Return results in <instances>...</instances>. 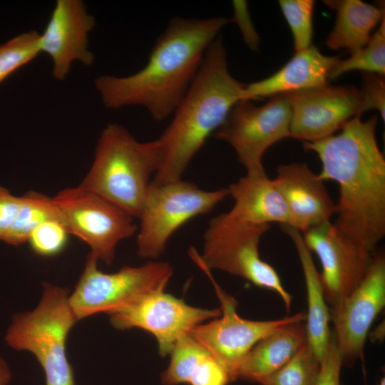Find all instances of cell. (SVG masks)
<instances>
[{"instance_id": "obj_1", "label": "cell", "mask_w": 385, "mask_h": 385, "mask_svg": "<svg viewBox=\"0 0 385 385\" xmlns=\"http://www.w3.org/2000/svg\"><path fill=\"white\" fill-rule=\"evenodd\" d=\"M378 118L346 121L341 131L314 142H304L322 163L318 174L339 185L333 225L346 238L374 254L385 235V159L376 138Z\"/></svg>"}, {"instance_id": "obj_2", "label": "cell", "mask_w": 385, "mask_h": 385, "mask_svg": "<svg viewBox=\"0 0 385 385\" xmlns=\"http://www.w3.org/2000/svg\"><path fill=\"white\" fill-rule=\"evenodd\" d=\"M230 22L222 16L171 19L140 70L95 79L102 103L111 109L140 106L155 120L168 118L188 91L208 48Z\"/></svg>"}, {"instance_id": "obj_3", "label": "cell", "mask_w": 385, "mask_h": 385, "mask_svg": "<svg viewBox=\"0 0 385 385\" xmlns=\"http://www.w3.org/2000/svg\"><path fill=\"white\" fill-rule=\"evenodd\" d=\"M245 84L230 73L223 41L208 48L188 91L158 140L160 164L152 180L164 184L182 180L188 165L207 139L242 101Z\"/></svg>"}, {"instance_id": "obj_4", "label": "cell", "mask_w": 385, "mask_h": 385, "mask_svg": "<svg viewBox=\"0 0 385 385\" xmlns=\"http://www.w3.org/2000/svg\"><path fill=\"white\" fill-rule=\"evenodd\" d=\"M160 164L157 140L140 142L122 125L108 124L101 132L93 163L79 185L138 217Z\"/></svg>"}, {"instance_id": "obj_5", "label": "cell", "mask_w": 385, "mask_h": 385, "mask_svg": "<svg viewBox=\"0 0 385 385\" xmlns=\"http://www.w3.org/2000/svg\"><path fill=\"white\" fill-rule=\"evenodd\" d=\"M68 289L44 283L31 311L14 315L4 340L11 349L31 353L42 367L46 385H75L66 354L68 335L77 322Z\"/></svg>"}, {"instance_id": "obj_6", "label": "cell", "mask_w": 385, "mask_h": 385, "mask_svg": "<svg viewBox=\"0 0 385 385\" xmlns=\"http://www.w3.org/2000/svg\"><path fill=\"white\" fill-rule=\"evenodd\" d=\"M270 225H256L238 219L230 212L212 218L204 234V263L210 269L240 277L280 297L287 311L292 296L283 287L276 270L261 259L260 241Z\"/></svg>"}, {"instance_id": "obj_7", "label": "cell", "mask_w": 385, "mask_h": 385, "mask_svg": "<svg viewBox=\"0 0 385 385\" xmlns=\"http://www.w3.org/2000/svg\"><path fill=\"white\" fill-rule=\"evenodd\" d=\"M227 196V188L205 190L183 179L164 184L151 181L138 217V255L143 258H158L180 227L210 212Z\"/></svg>"}, {"instance_id": "obj_8", "label": "cell", "mask_w": 385, "mask_h": 385, "mask_svg": "<svg viewBox=\"0 0 385 385\" xmlns=\"http://www.w3.org/2000/svg\"><path fill=\"white\" fill-rule=\"evenodd\" d=\"M98 260L88 254L84 270L69 302L77 321L98 313L108 314L122 309L141 296L165 289L173 267L150 261L141 266H124L113 273L98 267Z\"/></svg>"}, {"instance_id": "obj_9", "label": "cell", "mask_w": 385, "mask_h": 385, "mask_svg": "<svg viewBox=\"0 0 385 385\" xmlns=\"http://www.w3.org/2000/svg\"><path fill=\"white\" fill-rule=\"evenodd\" d=\"M188 254L212 282L221 312L218 317L196 326L190 334L225 367L231 381H236L242 359L259 341L284 324L304 322L306 313L300 312L282 319L263 321L241 317L237 312V300L216 282L196 249L191 247Z\"/></svg>"}, {"instance_id": "obj_10", "label": "cell", "mask_w": 385, "mask_h": 385, "mask_svg": "<svg viewBox=\"0 0 385 385\" xmlns=\"http://www.w3.org/2000/svg\"><path fill=\"white\" fill-rule=\"evenodd\" d=\"M69 234L86 242L98 260L110 265L117 245L138 227L130 215L79 185L61 190L53 197Z\"/></svg>"}, {"instance_id": "obj_11", "label": "cell", "mask_w": 385, "mask_h": 385, "mask_svg": "<svg viewBox=\"0 0 385 385\" xmlns=\"http://www.w3.org/2000/svg\"><path fill=\"white\" fill-rule=\"evenodd\" d=\"M291 115L285 93L270 97L260 106L241 101L231 109L215 135L235 150L247 173H264L265 151L279 140L290 138Z\"/></svg>"}, {"instance_id": "obj_12", "label": "cell", "mask_w": 385, "mask_h": 385, "mask_svg": "<svg viewBox=\"0 0 385 385\" xmlns=\"http://www.w3.org/2000/svg\"><path fill=\"white\" fill-rule=\"evenodd\" d=\"M220 313V308L190 306L163 289L147 293L108 315L115 329L139 328L152 334L159 354L165 356L182 336L204 322L218 317Z\"/></svg>"}, {"instance_id": "obj_13", "label": "cell", "mask_w": 385, "mask_h": 385, "mask_svg": "<svg viewBox=\"0 0 385 385\" xmlns=\"http://www.w3.org/2000/svg\"><path fill=\"white\" fill-rule=\"evenodd\" d=\"M385 306V256L374 253L371 265L357 287L329 309L334 341L343 365L353 364L363 356L368 333Z\"/></svg>"}, {"instance_id": "obj_14", "label": "cell", "mask_w": 385, "mask_h": 385, "mask_svg": "<svg viewBox=\"0 0 385 385\" xmlns=\"http://www.w3.org/2000/svg\"><path fill=\"white\" fill-rule=\"evenodd\" d=\"M291 108L290 138L314 142L334 134L363 112L360 89L329 83L285 93Z\"/></svg>"}, {"instance_id": "obj_15", "label": "cell", "mask_w": 385, "mask_h": 385, "mask_svg": "<svg viewBox=\"0 0 385 385\" xmlns=\"http://www.w3.org/2000/svg\"><path fill=\"white\" fill-rule=\"evenodd\" d=\"M302 236L307 248L315 252L320 260L324 297L329 309H331L360 283L374 254L356 245L332 222L314 227Z\"/></svg>"}, {"instance_id": "obj_16", "label": "cell", "mask_w": 385, "mask_h": 385, "mask_svg": "<svg viewBox=\"0 0 385 385\" xmlns=\"http://www.w3.org/2000/svg\"><path fill=\"white\" fill-rule=\"evenodd\" d=\"M95 26V18L83 1H56L44 31L40 34L41 53L51 58L55 79L64 80L74 62L87 66L93 63L88 36Z\"/></svg>"}, {"instance_id": "obj_17", "label": "cell", "mask_w": 385, "mask_h": 385, "mask_svg": "<svg viewBox=\"0 0 385 385\" xmlns=\"http://www.w3.org/2000/svg\"><path fill=\"white\" fill-rule=\"evenodd\" d=\"M272 181L287 206L292 227L303 234L314 227L331 222L336 203L324 181L307 164L282 165Z\"/></svg>"}, {"instance_id": "obj_18", "label": "cell", "mask_w": 385, "mask_h": 385, "mask_svg": "<svg viewBox=\"0 0 385 385\" xmlns=\"http://www.w3.org/2000/svg\"><path fill=\"white\" fill-rule=\"evenodd\" d=\"M338 57L327 56L312 44L294 56L273 75L245 84L242 101L307 90L327 84L329 74Z\"/></svg>"}, {"instance_id": "obj_19", "label": "cell", "mask_w": 385, "mask_h": 385, "mask_svg": "<svg viewBox=\"0 0 385 385\" xmlns=\"http://www.w3.org/2000/svg\"><path fill=\"white\" fill-rule=\"evenodd\" d=\"M227 189L234 200L229 212L238 219L256 225L277 222L292 227L287 206L265 173H247Z\"/></svg>"}, {"instance_id": "obj_20", "label": "cell", "mask_w": 385, "mask_h": 385, "mask_svg": "<svg viewBox=\"0 0 385 385\" xmlns=\"http://www.w3.org/2000/svg\"><path fill=\"white\" fill-rule=\"evenodd\" d=\"M282 229L295 247L304 274L307 299L305 324L307 344L321 361L329 344L332 332L329 325L330 312L324 297L320 273L313 262L311 252L304 243L302 232L287 225H282Z\"/></svg>"}, {"instance_id": "obj_21", "label": "cell", "mask_w": 385, "mask_h": 385, "mask_svg": "<svg viewBox=\"0 0 385 385\" xmlns=\"http://www.w3.org/2000/svg\"><path fill=\"white\" fill-rule=\"evenodd\" d=\"M307 343L304 322L284 324L259 341L242 359L237 380L260 384L287 364Z\"/></svg>"}, {"instance_id": "obj_22", "label": "cell", "mask_w": 385, "mask_h": 385, "mask_svg": "<svg viewBox=\"0 0 385 385\" xmlns=\"http://www.w3.org/2000/svg\"><path fill=\"white\" fill-rule=\"evenodd\" d=\"M336 11L334 26L326 39L331 49H346L350 53L364 46L370 40L373 29L384 15V4L374 6L360 0L324 1Z\"/></svg>"}, {"instance_id": "obj_23", "label": "cell", "mask_w": 385, "mask_h": 385, "mask_svg": "<svg viewBox=\"0 0 385 385\" xmlns=\"http://www.w3.org/2000/svg\"><path fill=\"white\" fill-rule=\"evenodd\" d=\"M21 197L22 202L18 215L4 242L13 246L28 242L36 228L47 220H58L62 222L53 197L33 191Z\"/></svg>"}, {"instance_id": "obj_24", "label": "cell", "mask_w": 385, "mask_h": 385, "mask_svg": "<svg viewBox=\"0 0 385 385\" xmlns=\"http://www.w3.org/2000/svg\"><path fill=\"white\" fill-rule=\"evenodd\" d=\"M353 70L384 76L385 73V16L369 42L351 53L346 59H338L329 74L334 79Z\"/></svg>"}, {"instance_id": "obj_25", "label": "cell", "mask_w": 385, "mask_h": 385, "mask_svg": "<svg viewBox=\"0 0 385 385\" xmlns=\"http://www.w3.org/2000/svg\"><path fill=\"white\" fill-rule=\"evenodd\" d=\"M210 353L190 333L182 336L171 350L170 361L162 374L164 385L188 383L199 363Z\"/></svg>"}, {"instance_id": "obj_26", "label": "cell", "mask_w": 385, "mask_h": 385, "mask_svg": "<svg viewBox=\"0 0 385 385\" xmlns=\"http://www.w3.org/2000/svg\"><path fill=\"white\" fill-rule=\"evenodd\" d=\"M320 361L304 344L282 367L272 374L260 385H314Z\"/></svg>"}, {"instance_id": "obj_27", "label": "cell", "mask_w": 385, "mask_h": 385, "mask_svg": "<svg viewBox=\"0 0 385 385\" xmlns=\"http://www.w3.org/2000/svg\"><path fill=\"white\" fill-rule=\"evenodd\" d=\"M40 37L38 32L31 30L0 45V83L41 53Z\"/></svg>"}, {"instance_id": "obj_28", "label": "cell", "mask_w": 385, "mask_h": 385, "mask_svg": "<svg viewBox=\"0 0 385 385\" xmlns=\"http://www.w3.org/2000/svg\"><path fill=\"white\" fill-rule=\"evenodd\" d=\"M279 5L292 33L295 52L310 46L313 34L314 1L280 0Z\"/></svg>"}, {"instance_id": "obj_29", "label": "cell", "mask_w": 385, "mask_h": 385, "mask_svg": "<svg viewBox=\"0 0 385 385\" xmlns=\"http://www.w3.org/2000/svg\"><path fill=\"white\" fill-rule=\"evenodd\" d=\"M69 232L58 220H47L31 233L28 242L33 251L43 257L53 256L65 247Z\"/></svg>"}, {"instance_id": "obj_30", "label": "cell", "mask_w": 385, "mask_h": 385, "mask_svg": "<svg viewBox=\"0 0 385 385\" xmlns=\"http://www.w3.org/2000/svg\"><path fill=\"white\" fill-rule=\"evenodd\" d=\"M225 367L210 354L197 366L190 377L189 385H228L231 382Z\"/></svg>"}, {"instance_id": "obj_31", "label": "cell", "mask_w": 385, "mask_h": 385, "mask_svg": "<svg viewBox=\"0 0 385 385\" xmlns=\"http://www.w3.org/2000/svg\"><path fill=\"white\" fill-rule=\"evenodd\" d=\"M360 91L363 98V112L376 109L384 119V76L373 73H364L362 88Z\"/></svg>"}, {"instance_id": "obj_32", "label": "cell", "mask_w": 385, "mask_h": 385, "mask_svg": "<svg viewBox=\"0 0 385 385\" xmlns=\"http://www.w3.org/2000/svg\"><path fill=\"white\" fill-rule=\"evenodd\" d=\"M343 361L332 332L330 342L314 385H341L340 374Z\"/></svg>"}, {"instance_id": "obj_33", "label": "cell", "mask_w": 385, "mask_h": 385, "mask_svg": "<svg viewBox=\"0 0 385 385\" xmlns=\"http://www.w3.org/2000/svg\"><path fill=\"white\" fill-rule=\"evenodd\" d=\"M21 202V196H15L0 185V242H4L18 215Z\"/></svg>"}, {"instance_id": "obj_34", "label": "cell", "mask_w": 385, "mask_h": 385, "mask_svg": "<svg viewBox=\"0 0 385 385\" xmlns=\"http://www.w3.org/2000/svg\"><path fill=\"white\" fill-rule=\"evenodd\" d=\"M233 16L230 21L237 24L245 43L252 51L259 48L260 37L252 22L245 1H233Z\"/></svg>"}, {"instance_id": "obj_35", "label": "cell", "mask_w": 385, "mask_h": 385, "mask_svg": "<svg viewBox=\"0 0 385 385\" xmlns=\"http://www.w3.org/2000/svg\"><path fill=\"white\" fill-rule=\"evenodd\" d=\"M11 372L6 361L0 356V385H9Z\"/></svg>"}, {"instance_id": "obj_36", "label": "cell", "mask_w": 385, "mask_h": 385, "mask_svg": "<svg viewBox=\"0 0 385 385\" xmlns=\"http://www.w3.org/2000/svg\"><path fill=\"white\" fill-rule=\"evenodd\" d=\"M379 385H385V378H384V377H383V378L381 379V381H380Z\"/></svg>"}]
</instances>
